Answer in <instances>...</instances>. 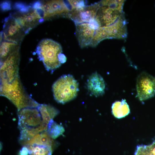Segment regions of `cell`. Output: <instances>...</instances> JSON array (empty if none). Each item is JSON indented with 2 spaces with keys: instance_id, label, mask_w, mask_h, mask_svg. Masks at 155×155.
<instances>
[{
  "instance_id": "cell-1",
  "label": "cell",
  "mask_w": 155,
  "mask_h": 155,
  "mask_svg": "<svg viewBox=\"0 0 155 155\" xmlns=\"http://www.w3.org/2000/svg\"><path fill=\"white\" fill-rule=\"evenodd\" d=\"M62 49L59 43L50 39H42L37 46L36 52L38 59L42 62L45 69L51 74L66 61Z\"/></svg>"
},
{
  "instance_id": "cell-2",
  "label": "cell",
  "mask_w": 155,
  "mask_h": 155,
  "mask_svg": "<svg viewBox=\"0 0 155 155\" xmlns=\"http://www.w3.org/2000/svg\"><path fill=\"white\" fill-rule=\"evenodd\" d=\"M18 128L24 137L30 140L46 131L48 124L44 122L37 107H28L18 111Z\"/></svg>"
},
{
  "instance_id": "cell-3",
  "label": "cell",
  "mask_w": 155,
  "mask_h": 155,
  "mask_svg": "<svg viewBox=\"0 0 155 155\" xmlns=\"http://www.w3.org/2000/svg\"><path fill=\"white\" fill-rule=\"evenodd\" d=\"M0 85V95L8 99L18 111L26 108L37 107L40 105L27 93L19 76L10 82H1Z\"/></svg>"
},
{
  "instance_id": "cell-4",
  "label": "cell",
  "mask_w": 155,
  "mask_h": 155,
  "mask_svg": "<svg viewBox=\"0 0 155 155\" xmlns=\"http://www.w3.org/2000/svg\"><path fill=\"white\" fill-rule=\"evenodd\" d=\"M99 2L95 20L99 27L111 25L124 16V1L103 0Z\"/></svg>"
},
{
  "instance_id": "cell-5",
  "label": "cell",
  "mask_w": 155,
  "mask_h": 155,
  "mask_svg": "<svg viewBox=\"0 0 155 155\" xmlns=\"http://www.w3.org/2000/svg\"><path fill=\"white\" fill-rule=\"evenodd\" d=\"M52 89L55 100L64 104L76 98L79 91V84L72 75H64L54 82Z\"/></svg>"
},
{
  "instance_id": "cell-6",
  "label": "cell",
  "mask_w": 155,
  "mask_h": 155,
  "mask_svg": "<svg viewBox=\"0 0 155 155\" xmlns=\"http://www.w3.org/2000/svg\"><path fill=\"white\" fill-rule=\"evenodd\" d=\"M1 39L20 45L26 35L24 30L12 13L3 20Z\"/></svg>"
},
{
  "instance_id": "cell-7",
  "label": "cell",
  "mask_w": 155,
  "mask_h": 155,
  "mask_svg": "<svg viewBox=\"0 0 155 155\" xmlns=\"http://www.w3.org/2000/svg\"><path fill=\"white\" fill-rule=\"evenodd\" d=\"M40 7L44 13V20L55 17H68L71 8L68 0H49L42 1Z\"/></svg>"
},
{
  "instance_id": "cell-8",
  "label": "cell",
  "mask_w": 155,
  "mask_h": 155,
  "mask_svg": "<svg viewBox=\"0 0 155 155\" xmlns=\"http://www.w3.org/2000/svg\"><path fill=\"white\" fill-rule=\"evenodd\" d=\"M19 50L12 53L0 63L1 82H10L19 76Z\"/></svg>"
},
{
  "instance_id": "cell-9",
  "label": "cell",
  "mask_w": 155,
  "mask_h": 155,
  "mask_svg": "<svg viewBox=\"0 0 155 155\" xmlns=\"http://www.w3.org/2000/svg\"><path fill=\"white\" fill-rule=\"evenodd\" d=\"M136 88L140 101L153 97L155 94V78L145 72H142L137 78Z\"/></svg>"
},
{
  "instance_id": "cell-10",
  "label": "cell",
  "mask_w": 155,
  "mask_h": 155,
  "mask_svg": "<svg viewBox=\"0 0 155 155\" xmlns=\"http://www.w3.org/2000/svg\"><path fill=\"white\" fill-rule=\"evenodd\" d=\"M75 34L79 45L82 48L89 46L98 27L95 22L76 24Z\"/></svg>"
},
{
  "instance_id": "cell-11",
  "label": "cell",
  "mask_w": 155,
  "mask_h": 155,
  "mask_svg": "<svg viewBox=\"0 0 155 155\" xmlns=\"http://www.w3.org/2000/svg\"><path fill=\"white\" fill-rule=\"evenodd\" d=\"M99 2L86 5L78 9L71 11L68 16L75 24L84 22L90 23L95 20Z\"/></svg>"
},
{
  "instance_id": "cell-12",
  "label": "cell",
  "mask_w": 155,
  "mask_h": 155,
  "mask_svg": "<svg viewBox=\"0 0 155 155\" xmlns=\"http://www.w3.org/2000/svg\"><path fill=\"white\" fill-rule=\"evenodd\" d=\"M17 12L26 34L38 24L44 21L36 10L32 9L26 13Z\"/></svg>"
},
{
  "instance_id": "cell-13",
  "label": "cell",
  "mask_w": 155,
  "mask_h": 155,
  "mask_svg": "<svg viewBox=\"0 0 155 155\" xmlns=\"http://www.w3.org/2000/svg\"><path fill=\"white\" fill-rule=\"evenodd\" d=\"M87 86L89 92L96 96L102 95L104 93L105 85L102 77L96 72L89 78Z\"/></svg>"
},
{
  "instance_id": "cell-14",
  "label": "cell",
  "mask_w": 155,
  "mask_h": 155,
  "mask_svg": "<svg viewBox=\"0 0 155 155\" xmlns=\"http://www.w3.org/2000/svg\"><path fill=\"white\" fill-rule=\"evenodd\" d=\"M126 21L124 17L119 19L113 24L104 27L109 38H124L127 36Z\"/></svg>"
},
{
  "instance_id": "cell-15",
  "label": "cell",
  "mask_w": 155,
  "mask_h": 155,
  "mask_svg": "<svg viewBox=\"0 0 155 155\" xmlns=\"http://www.w3.org/2000/svg\"><path fill=\"white\" fill-rule=\"evenodd\" d=\"M24 146L34 144L44 145L52 147L54 146V141L44 131L35 135L29 140L22 143Z\"/></svg>"
},
{
  "instance_id": "cell-16",
  "label": "cell",
  "mask_w": 155,
  "mask_h": 155,
  "mask_svg": "<svg viewBox=\"0 0 155 155\" xmlns=\"http://www.w3.org/2000/svg\"><path fill=\"white\" fill-rule=\"evenodd\" d=\"M37 108L43 121L48 124L50 121L53 119L59 113L58 109L49 104H40Z\"/></svg>"
},
{
  "instance_id": "cell-17",
  "label": "cell",
  "mask_w": 155,
  "mask_h": 155,
  "mask_svg": "<svg viewBox=\"0 0 155 155\" xmlns=\"http://www.w3.org/2000/svg\"><path fill=\"white\" fill-rule=\"evenodd\" d=\"M113 114L116 118L120 119L125 117L130 113L129 106L125 100L116 101L112 106Z\"/></svg>"
},
{
  "instance_id": "cell-18",
  "label": "cell",
  "mask_w": 155,
  "mask_h": 155,
  "mask_svg": "<svg viewBox=\"0 0 155 155\" xmlns=\"http://www.w3.org/2000/svg\"><path fill=\"white\" fill-rule=\"evenodd\" d=\"M20 44L3 40L0 45V63L13 52L20 50Z\"/></svg>"
},
{
  "instance_id": "cell-19",
  "label": "cell",
  "mask_w": 155,
  "mask_h": 155,
  "mask_svg": "<svg viewBox=\"0 0 155 155\" xmlns=\"http://www.w3.org/2000/svg\"><path fill=\"white\" fill-rule=\"evenodd\" d=\"M29 150L30 155H51L53 148L44 145L34 144L25 145Z\"/></svg>"
},
{
  "instance_id": "cell-20",
  "label": "cell",
  "mask_w": 155,
  "mask_h": 155,
  "mask_svg": "<svg viewBox=\"0 0 155 155\" xmlns=\"http://www.w3.org/2000/svg\"><path fill=\"white\" fill-rule=\"evenodd\" d=\"M46 131L52 138L55 139L63 133L64 129L62 126L51 119L48 124Z\"/></svg>"
},
{
  "instance_id": "cell-21",
  "label": "cell",
  "mask_w": 155,
  "mask_h": 155,
  "mask_svg": "<svg viewBox=\"0 0 155 155\" xmlns=\"http://www.w3.org/2000/svg\"><path fill=\"white\" fill-rule=\"evenodd\" d=\"M107 38H109L108 36L104 27H98L95 30L89 46L95 47L101 41Z\"/></svg>"
},
{
  "instance_id": "cell-22",
  "label": "cell",
  "mask_w": 155,
  "mask_h": 155,
  "mask_svg": "<svg viewBox=\"0 0 155 155\" xmlns=\"http://www.w3.org/2000/svg\"><path fill=\"white\" fill-rule=\"evenodd\" d=\"M13 9L22 13L28 12L32 8L30 5L21 2H16L13 6Z\"/></svg>"
},
{
  "instance_id": "cell-23",
  "label": "cell",
  "mask_w": 155,
  "mask_h": 155,
  "mask_svg": "<svg viewBox=\"0 0 155 155\" xmlns=\"http://www.w3.org/2000/svg\"><path fill=\"white\" fill-rule=\"evenodd\" d=\"M0 7L1 10L3 11L10 10L11 8L10 1H4L2 2L0 4Z\"/></svg>"
},
{
  "instance_id": "cell-24",
  "label": "cell",
  "mask_w": 155,
  "mask_h": 155,
  "mask_svg": "<svg viewBox=\"0 0 155 155\" xmlns=\"http://www.w3.org/2000/svg\"><path fill=\"white\" fill-rule=\"evenodd\" d=\"M29 154L28 149L26 146H24L20 151L19 155H28Z\"/></svg>"
}]
</instances>
